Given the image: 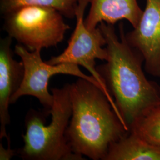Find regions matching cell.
Returning <instances> with one entry per match:
<instances>
[{
    "label": "cell",
    "instance_id": "6da1fadb",
    "mask_svg": "<svg viewBox=\"0 0 160 160\" xmlns=\"http://www.w3.org/2000/svg\"><path fill=\"white\" fill-rule=\"evenodd\" d=\"M98 27L106 39L108 58L97 71L129 129L135 120L160 105V88L146 78L143 57L128 42L123 24L119 26V37L114 25L102 22Z\"/></svg>",
    "mask_w": 160,
    "mask_h": 160
},
{
    "label": "cell",
    "instance_id": "7a4b0ae2",
    "mask_svg": "<svg viewBox=\"0 0 160 160\" xmlns=\"http://www.w3.org/2000/svg\"><path fill=\"white\" fill-rule=\"evenodd\" d=\"M72 115L66 137L75 154L105 160L110 147L129 131L104 92L83 78L69 84Z\"/></svg>",
    "mask_w": 160,
    "mask_h": 160
},
{
    "label": "cell",
    "instance_id": "3957f363",
    "mask_svg": "<svg viewBox=\"0 0 160 160\" xmlns=\"http://www.w3.org/2000/svg\"><path fill=\"white\" fill-rule=\"evenodd\" d=\"M53 103L49 111L51 122L46 123V115L34 110L26 114L24 145L18 150L25 160H82V157L72 151L66 132L72 115L69 84L61 88H51Z\"/></svg>",
    "mask_w": 160,
    "mask_h": 160
},
{
    "label": "cell",
    "instance_id": "277c9868",
    "mask_svg": "<svg viewBox=\"0 0 160 160\" xmlns=\"http://www.w3.org/2000/svg\"><path fill=\"white\" fill-rule=\"evenodd\" d=\"M57 10L24 6L4 16L3 28L8 36L31 52L57 46L70 29Z\"/></svg>",
    "mask_w": 160,
    "mask_h": 160
},
{
    "label": "cell",
    "instance_id": "5b68a950",
    "mask_svg": "<svg viewBox=\"0 0 160 160\" xmlns=\"http://www.w3.org/2000/svg\"><path fill=\"white\" fill-rule=\"evenodd\" d=\"M88 4H90L89 0H80L75 15V28L68 41L67 48L60 55L52 57L47 62L51 65L75 63L87 69L101 85L115 113L124 123L125 121L115 104L113 98L96 68V59L107 61L108 53L106 48H103L106 42L100 28L98 26L96 29L90 30L85 25L84 16Z\"/></svg>",
    "mask_w": 160,
    "mask_h": 160
},
{
    "label": "cell",
    "instance_id": "8992f818",
    "mask_svg": "<svg viewBox=\"0 0 160 160\" xmlns=\"http://www.w3.org/2000/svg\"><path fill=\"white\" fill-rule=\"evenodd\" d=\"M14 52L21 58L24 65V74L21 86L12 96L11 104L15 103L20 97L31 96L37 98L45 108V112L49 114L53 103V96L49 92L48 83L53 75L59 74L72 75L86 79L94 84L103 92L102 86L97 80L92 75L84 74L77 64H49L43 61L41 50L30 51L20 44L15 46Z\"/></svg>",
    "mask_w": 160,
    "mask_h": 160
},
{
    "label": "cell",
    "instance_id": "52a82bcc",
    "mask_svg": "<svg viewBox=\"0 0 160 160\" xmlns=\"http://www.w3.org/2000/svg\"><path fill=\"white\" fill-rule=\"evenodd\" d=\"M125 37L143 57L147 72L160 77V0H146L137 26Z\"/></svg>",
    "mask_w": 160,
    "mask_h": 160
},
{
    "label": "cell",
    "instance_id": "ba28073f",
    "mask_svg": "<svg viewBox=\"0 0 160 160\" xmlns=\"http://www.w3.org/2000/svg\"><path fill=\"white\" fill-rule=\"evenodd\" d=\"M12 40L7 36L0 40V139L6 138L9 143L6 132V126L10 122L8 107L12 96L22 83L24 74L22 61L18 62L13 57Z\"/></svg>",
    "mask_w": 160,
    "mask_h": 160
},
{
    "label": "cell",
    "instance_id": "9c48e42d",
    "mask_svg": "<svg viewBox=\"0 0 160 160\" xmlns=\"http://www.w3.org/2000/svg\"><path fill=\"white\" fill-rule=\"evenodd\" d=\"M90 8L84 19L87 28L92 30L99 24L105 22L114 25L118 22L126 20L134 28L137 26L143 10L137 0H89Z\"/></svg>",
    "mask_w": 160,
    "mask_h": 160
},
{
    "label": "cell",
    "instance_id": "30bf717a",
    "mask_svg": "<svg viewBox=\"0 0 160 160\" xmlns=\"http://www.w3.org/2000/svg\"><path fill=\"white\" fill-rule=\"evenodd\" d=\"M104 160H160V149L129 131L110 147Z\"/></svg>",
    "mask_w": 160,
    "mask_h": 160
},
{
    "label": "cell",
    "instance_id": "8fae6325",
    "mask_svg": "<svg viewBox=\"0 0 160 160\" xmlns=\"http://www.w3.org/2000/svg\"><path fill=\"white\" fill-rule=\"evenodd\" d=\"M80 0H0L2 16L24 6H41L52 8L68 18H75Z\"/></svg>",
    "mask_w": 160,
    "mask_h": 160
},
{
    "label": "cell",
    "instance_id": "7c38bea8",
    "mask_svg": "<svg viewBox=\"0 0 160 160\" xmlns=\"http://www.w3.org/2000/svg\"><path fill=\"white\" fill-rule=\"evenodd\" d=\"M129 131L160 149V104L135 120Z\"/></svg>",
    "mask_w": 160,
    "mask_h": 160
},
{
    "label": "cell",
    "instance_id": "4fadbf2b",
    "mask_svg": "<svg viewBox=\"0 0 160 160\" xmlns=\"http://www.w3.org/2000/svg\"><path fill=\"white\" fill-rule=\"evenodd\" d=\"M15 154V151L10 149V146L8 147V149L4 148L2 145V143L0 144V160H10L13 155Z\"/></svg>",
    "mask_w": 160,
    "mask_h": 160
}]
</instances>
